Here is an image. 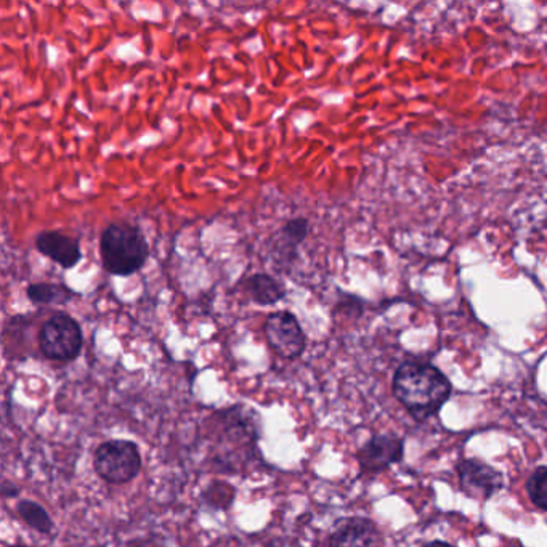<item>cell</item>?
Listing matches in <instances>:
<instances>
[{
  "label": "cell",
  "instance_id": "cell-1",
  "mask_svg": "<svg viewBox=\"0 0 547 547\" xmlns=\"http://www.w3.org/2000/svg\"><path fill=\"white\" fill-rule=\"evenodd\" d=\"M393 393L414 420H427L451 397V382L431 363L406 361L393 376Z\"/></svg>",
  "mask_w": 547,
  "mask_h": 547
},
{
  "label": "cell",
  "instance_id": "cell-2",
  "mask_svg": "<svg viewBox=\"0 0 547 547\" xmlns=\"http://www.w3.org/2000/svg\"><path fill=\"white\" fill-rule=\"evenodd\" d=\"M100 257L108 273L115 277H130L147 264L148 241L138 227L111 223L100 237Z\"/></svg>",
  "mask_w": 547,
  "mask_h": 547
},
{
  "label": "cell",
  "instance_id": "cell-3",
  "mask_svg": "<svg viewBox=\"0 0 547 547\" xmlns=\"http://www.w3.org/2000/svg\"><path fill=\"white\" fill-rule=\"evenodd\" d=\"M95 471L100 479L122 485L136 479L142 469L138 446L128 440H109L95 451Z\"/></svg>",
  "mask_w": 547,
  "mask_h": 547
},
{
  "label": "cell",
  "instance_id": "cell-4",
  "mask_svg": "<svg viewBox=\"0 0 547 547\" xmlns=\"http://www.w3.org/2000/svg\"><path fill=\"white\" fill-rule=\"evenodd\" d=\"M84 338L75 318L68 313H55L42 325L39 347L44 357L54 361H71L81 353Z\"/></svg>",
  "mask_w": 547,
  "mask_h": 547
},
{
  "label": "cell",
  "instance_id": "cell-5",
  "mask_svg": "<svg viewBox=\"0 0 547 547\" xmlns=\"http://www.w3.org/2000/svg\"><path fill=\"white\" fill-rule=\"evenodd\" d=\"M265 336L283 359H299L305 350V334L298 318L289 311H275L265 321Z\"/></svg>",
  "mask_w": 547,
  "mask_h": 547
},
{
  "label": "cell",
  "instance_id": "cell-6",
  "mask_svg": "<svg viewBox=\"0 0 547 547\" xmlns=\"http://www.w3.org/2000/svg\"><path fill=\"white\" fill-rule=\"evenodd\" d=\"M456 469L462 491L473 500H490L504 487L502 473L483 461H462Z\"/></svg>",
  "mask_w": 547,
  "mask_h": 547
},
{
  "label": "cell",
  "instance_id": "cell-7",
  "mask_svg": "<svg viewBox=\"0 0 547 547\" xmlns=\"http://www.w3.org/2000/svg\"><path fill=\"white\" fill-rule=\"evenodd\" d=\"M403 460V440L393 433L374 435L359 451L363 472H380Z\"/></svg>",
  "mask_w": 547,
  "mask_h": 547
},
{
  "label": "cell",
  "instance_id": "cell-8",
  "mask_svg": "<svg viewBox=\"0 0 547 547\" xmlns=\"http://www.w3.org/2000/svg\"><path fill=\"white\" fill-rule=\"evenodd\" d=\"M382 534L370 519H342L332 530L329 547H380Z\"/></svg>",
  "mask_w": 547,
  "mask_h": 547
},
{
  "label": "cell",
  "instance_id": "cell-9",
  "mask_svg": "<svg viewBox=\"0 0 547 547\" xmlns=\"http://www.w3.org/2000/svg\"><path fill=\"white\" fill-rule=\"evenodd\" d=\"M35 248L65 270L76 267L82 258L79 241L60 231H42L35 237Z\"/></svg>",
  "mask_w": 547,
  "mask_h": 547
},
{
  "label": "cell",
  "instance_id": "cell-10",
  "mask_svg": "<svg viewBox=\"0 0 547 547\" xmlns=\"http://www.w3.org/2000/svg\"><path fill=\"white\" fill-rule=\"evenodd\" d=\"M244 292L248 294V298L254 304L262 305V307L278 304L279 300H283L284 294H286L283 284L267 273L250 275L244 281Z\"/></svg>",
  "mask_w": 547,
  "mask_h": 547
},
{
  "label": "cell",
  "instance_id": "cell-11",
  "mask_svg": "<svg viewBox=\"0 0 547 547\" xmlns=\"http://www.w3.org/2000/svg\"><path fill=\"white\" fill-rule=\"evenodd\" d=\"M26 296L33 304L48 307V305L69 304L77 294L66 284L35 283L27 286Z\"/></svg>",
  "mask_w": 547,
  "mask_h": 547
},
{
  "label": "cell",
  "instance_id": "cell-12",
  "mask_svg": "<svg viewBox=\"0 0 547 547\" xmlns=\"http://www.w3.org/2000/svg\"><path fill=\"white\" fill-rule=\"evenodd\" d=\"M309 235V220L304 217H298V218H292L289 222H286L283 225V228L279 231V237L283 241V248H281V254L283 258H294V256L298 254L299 244L304 241L305 238Z\"/></svg>",
  "mask_w": 547,
  "mask_h": 547
},
{
  "label": "cell",
  "instance_id": "cell-13",
  "mask_svg": "<svg viewBox=\"0 0 547 547\" xmlns=\"http://www.w3.org/2000/svg\"><path fill=\"white\" fill-rule=\"evenodd\" d=\"M16 511L20 513L21 521L25 522L26 525H29L35 532L44 534L52 532L54 522H52L47 511L41 504H37L35 501H20L18 506H16Z\"/></svg>",
  "mask_w": 547,
  "mask_h": 547
},
{
  "label": "cell",
  "instance_id": "cell-14",
  "mask_svg": "<svg viewBox=\"0 0 547 547\" xmlns=\"http://www.w3.org/2000/svg\"><path fill=\"white\" fill-rule=\"evenodd\" d=\"M527 493L534 506L547 511V467H538L528 477Z\"/></svg>",
  "mask_w": 547,
  "mask_h": 547
},
{
  "label": "cell",
  "instance_id": "cell-15",
  "mask_svg": "<svg viewBox=\"0 0 547 547\" xmlns=\"http://www.w3.org/2000/svg\"><path fill=\"white\" fill-rule=\"evenodd\" d=\"M422 547H453L451 544H448L445 541H432V542H427L426 546Z\"/></svg>",
  "mask_w": 547,
  "mask_h": 547
},
{
  "label": "cell",
  "instance_id": "cell-16",
  "mask_svg": "<svg viewBox=\"0 0 547 547\" xmlns=\"http://www.w3.org/2000/svg\"><path fill=\"white\" fill-rule=\"evenodd\" d=\"M8 547H25V546H8Z\"/></svg>",
  "mask_w": 547,
  "mask_h": 547
}]
</instances>
